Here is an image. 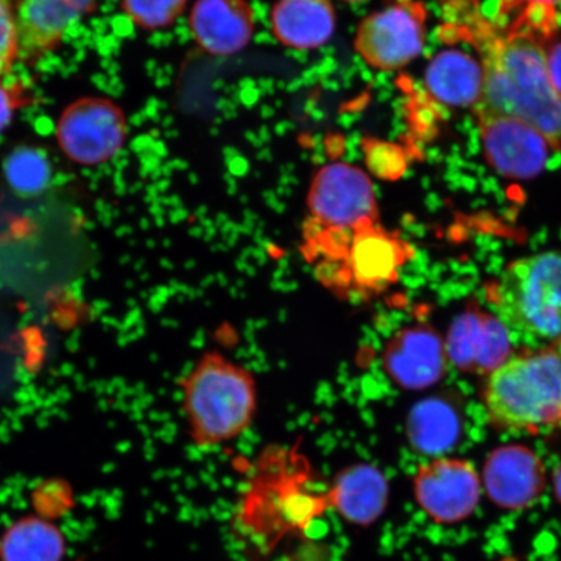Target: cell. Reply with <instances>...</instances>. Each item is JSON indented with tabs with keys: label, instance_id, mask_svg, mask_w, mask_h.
I'll return each instance as SVG.
<instances>
[{
	"label": "cell",
	"instance_id": "obj_1",
	"mask_svg": "<svg viewBox=\"0 0 561 561\" xmlns=\"http://www.w3.org/2000/svg\"><path fill=\"white\" fill-rule=\"evenodd\" d=\"M480 53L483 94L473 110L522 118L561 151V96L547 68V42L541 35L508 23L491 24L472 12L454 25Z\"/></svg>",
	"mask_w": 561,
	"mask_h": 561
},
{
	"label": "cell",
	"instance_id": "obj_2",
	"mask_svg": "<svg viewBox=\"0 0 561 561\" xmlns=\"http://www.w3.org/2000/svg\"><path fill=\"white\" fill-rule=\"evenodd\" d=\"M329 511L310 460L298 447L264 448L251 468L233 517L243 545L268 556L291 537L305 535Z\"/></svg>",
	"mask_w": 561,
	"mask_h": 561
},
{
	"label": "cell",
	"instance_id": "obj_3",
	"mask_svg": "<svg viewBox=\"0 0 561 561\" xmlns=\"http://www.w3.org/2000/svg\"><path fill=\"white\" fill-rule=\"evenodd\" d=\"M188 436L199 448L229 444L254 423L257 382L252 371L219 351H207L181 385Z\"/></svg>",
	"mask_w": 561,
	"mask_h": 561
},
{
	"label": "cell",
	"instance_id": "obj_4",
	"mask_svg": "<svg viewBox=\"0 0 561 561\" xmlns=\"http://www.w3.org/2000/svg\"><path fill=\"white\" fill-rule=\"evenodd\" d=\"M483 401L491 421L503 430L561 427V356L538 351L510 357L489 375Z\"/></svg>",
	"mask_w": 561,
	"mask_h": 561
},
{
	"label": "cell",
	"instance_id": "obj_5",
	"mask_svg": "<svg viewBox=\"0 0 561 561\" xmlns=\"http://www.w3.org/2000/svg\"><path fill=\"white\" fill-rule=\"evenodd\" d=\"M489 299L504 324L526 339H559L561 255L543 252L512 262L491 284Z\"/></svg>",
	"mask_w": 561,
	"mask_h": 561
},
{
	"label": "cell",
	"instance_id": "obj_6",
	"mask_svg": "<svg viewBox=\"0 0 561 561\" xmlns=\"http://www.w3.org/2000/svg\"><path fill=\"white\" fill-rule=\"evenodd\" d=\"M307 208L305 224L336 233H354L380 222L368 172L345 161H334L316 172L308 188Z\"/></svg>",
	"mask_w": 561,
	"mask_h": 561
},
{
	"label": "cell",
	"instance_id": "obj_7",
	"mask_svg": "<svg viewBox=\"0 0 561 561\" xmlns=\"http://www.w3.org/2000/svg\"><path fill=\"white\" fill-rule=\"evenodd\" d=\"M412 257V245L381 222L357 229L332 293L343 300L374 298L397 283Z\"/></svg>",
	"mask_w": 561,
	"mask_h": 561
},
{
	"label": "cell",
	"instance_id": "obj_8",
	"mask_svg": "<svg viewBox=\"0 0 561 561\" xmlns=\"http://www.w3.org/2000/svg\"><path fill=\"white\" fill-rule=\"evenodd\" d=\"M427 7L421 0H392L357 26L354 48L370 68L392 72L424 51Z\"/></svg>",
	"mask_w": 561,
	"mask_h": 561
},
{
	"label": "cell",
	"instance_id": "obj_9",
	"mask_svg": "<svg viewBox=\"0 0 561 561\" xmlns=\"http://www.w3.org/2000/svg\"><path fill=\"white\" fill-rule=\"evenodd\" d=\"M128 135L124 110L103 96H82L70 103L56 124L60 150L82 167H96L114 159Z\"/></svg>",
	"mask_w": 561,
	"mask_h": 561
},
{
	"label": "cell",
	"instance_id": "obj_10",
	"mask_svg": "<svg viewBox=\"0 0 561 561\" xmlns=\"http://www.w3.org/2000/svg\"><path fill=\"white\" fill-rule=\"evenodd\" d=\"M489 164L503 178L530 180L545 170L551 146L535 126L522 118L473 112Z\"/></svg>",
	"mask_w": 561,
	"mask_h": 561
},
{
	"label": "cell",
	"instance_id": "obj_11",
	"mask_svg": "<svg viewBox=\"0 0 561 561\" xmlns=\"http://www.w3.org/2000/svg\"><path fill=\"white\" fill-rule=\"evenodd\" d=\"M481 480L471 462L434 459L413 477L419 506L438 524L465 522L479 506Z\"/></svg>",
	"mask_w": 561,
	"mask_h": 561
},
{
	"label": "cell",
	"instance_id": "obj_12",
	"mask_svg": "<svg viewBox=\"0 0 561 561\" xmlns=\"http://www.w3.org/2000/svg\"><path fill=\"white\" fill-rule=\"evenodd\" d=\"M19 34V62L34 67L61 44L101 0H12Z\"/></svg>",
	"mask_w": 561,
	"mask_h": 561
},
{
	"label": "cell",
	"instance_id": "obj_13",
	"mask_svg": "<svg viewBox=\"0 0 561 561\" xmlns=\"http://www.w3.org/2000/svg\"><path fill=\"white\" fill-rule=\"evenodd\" d=\"M447 359L473 375H490L511 356L508 328L496 316L480 310L462 312L448 329Z\"/></svg>",
	"mask_w": 561,
	"mask_h": 561
},
{
	"label": "cell",
	"instance_id": "obj_14",
	"mask_svg": "<svg viewBox=\"0 0 561 561\" xmlns=\"http://www.w3.org/2000/svg\"><path fill=\"white\" fill-rule=\"evenodd\" d=\"M483 488L491 502L502 510L529 508L546 488L543 461L526 446L496 448L483 467Z\"/></svg>",
	"mask_w": 561,
	"mask_h": 561
},
{
	"label": "cell",
	"instance_id": "obj_15",
	"mask_svg": "<svg viewBox=\"0 0 561 561\" xmlns=\"http://www.w3.org/2000/svg\"><path fill=\"white\" fill-rule=\"evenodd\" d=\"M445 343L427 327L404 328L386 342L382 366L392 382L407 390H423L445 375Z\"/></svg>",
	"mask_w": 561,
	"mask_h": 561
},
{
	"label": "cell",
	"instance_id": "obj_16",
	"mask_svg": "<svg viewBox=\"0 0 561 561\" xmlns=\"http://www.w3.org/2000/svg\"><path fill=\"white\" fill-rule=\"evenodd\" d=\"M188 30L203 51L231 56L244 50L255 33V12L248 0H196Z\"/></svg>",
	"mask_w": 561,
	"mask_h": 561
},
{
	"label": "cell",
	"instance_id": "obj_17",
	"mask_svg": "<svg viewBox=\"0 0 561 561\" xmlns=\"http://www.w3.org/2000/svg\"><path fill=\"white\" fill-rule=\"evenodd\" d=\"M329 511L343 520L368 526L381 517L389 501V483L375 466H351L343 469L327 488Z\"/></svg>",
	"mask_w": 561,
	"mask_h": 561
},
{
	"label": "cell",
	"instance_id": "obj_18",
	"mask_svg": "<svg viewBox=\"0 0 561 561\" xmlns=\"http://www.w3.org/2000/svg\"><path fill=\"white\" fill-rule=\"evenodd\" d=\"M270 21L278 44L297 51L318 50L336 30V13L329 0H276Z\"/></svg>",
	"mask_w": 561,
	"mask_h": 561
},
{
	"label": "cell",
	"instance_id": "obj_19",
	"mask_svg": "<svg viewBox=\"0 0 561 561\" xmlns=\"http://www.w3.org/2000/svg\"><path fill=\"white\" fill-rule=\"evenodd\" d=\"M483 82L481 62L465 51H442L425 69L426 93L448 108L469 107L473 111L482 100Z\"/></svg>",
	"mask_w": 561,
	"mask_h": 561
},
{
	"label": "cell",
	"instance_id": "obj_20",
	"mask_svg": "<svg viewBox=\"0 0 561 561\" xmlns=\"http://www.w3.org/2000/svg\"><path fill=\"white\" fill-rule=\"evenodd\" d=\"M407 436L420 453H446L456 445L460 436L458 413L440 399H425L410 412L407 419Z\"/></svg>",
	"mask_w": 561,
	"mask_h": 561
},
{
	"label": "cell",
	"instance_id": "obj_21",
	"mask_svg": "<svg viewBox=\"0 0 561 561\" xmlns=\"http://www.w3.org/2000/svg\"><path fill=\"white\" fill-rule=\"evenodd\" d=\"M61 553L59 531L33 518L13 525L0 542L3 561H59Z\"/></svg>",
	"mask_w": 561,
	"mask_h": 561
},
{
	"label": "cell",
	"instance_id": "obj_22",
	"mask_svg": "<svg viewBox=\"0 0 561 561\" xmlns=\"http://www.w3.org/2000/svg\"><path fill=\"white\" fill-rule=\"evenodd\" d=\"M126 16L139 30L157 32L167 30L186 10L188 0H121Z\"/></svg>",
	"mask_w": 561,
	"mask_h": 561
},
{
	"label": "cell",
	"instance_id": "obj_23",
	"mask_svg": "<svg viewBox=\"0 0 561 561\" xmlns=\"http://www.w3.org/2000/svg\"><path fill=\"white\" fill-rule=\"evenodd\" d=\"M360 149L368 173L383 181L401 179L407 170V156L402 146L377 138H363Z\"/></svg>",
	"mask_w": 561,
	"mask_h": 561
},
{
	"label": "cell",
	"instance_id": "obj_24",
	"mask_svg": "<svg viewBox=\"0 0 561 561\" xmlns=\"http://www.w3.org/2000/svg\"><path fill=\"white\" fill-rule=\"evenodd\" d=\"M47 163L33 150H20L10 158L7 175L13 187L21 192L38 191L47 181Z\"/></svg>",
	"mask_w": 561,
	"mask_h": 561
},
{
	"label": "cell",
	"instance_id": "obj_25",
	"mask_svg": "<svg viewBox=\"0 0 561 561\" xmlns=\"http://www.w3.org/2000/svg\"><path fill=\"white\" fill-rule=\"evenodd\" d=\"M19 34L12 0H0V77L11 76L19 62Z\"/></svg>",
	"mask_w": 561,
	"mask_h": 561
},
{
	"label": "cell",
	"instance_id": "obj_26",
	"mask_svg": "<svg viewBox=\"0 0 561 561\" xmlns=\"http://www.w3.org/2000/svg\"><path fill=\"white\" fill-rule=\"evenodd\" d=\"M25 89L11 76L0 77V133L9 128L16 112L25 103Z\"/></svg>",
	"mask_w": 561,
	"mask_h": 561
},
{
	"label": "cell",
	"instance_id": "obj_27",
	"mask_svg": "<svg viewBox=\"0 0 561 561\" xmlns=\"http://www.w3.org/2000/svg\"><path fill=\"white\" fill-rule=\"evenodd\" d=\"M547 68L552 85L561 96V41L547 46Z\"/></svg>",
	"mask_w": 561,
	"mask_h": 561
},
{
	"label": "cell",
	"instance_id": "obj_28",
	"mask_svg": "<svg viewBox=\"0 0 561 561\" xmlns=\"http://www.w3.org/2000/svg\"><path fill=\"white\" fill-rule=\"evenodd\" d=\"M561 3V0H503V13L510 12L512 15L517 11L525 9L530 5L549 7V9H556Z\"/></svg>",
	"mask_w": 561,
	"mask_h": 561
},
{
	"label": "cell",
	"instance_id": "obj_29",
	"mask_svg": "<svg viewBox=\"0 0 561 561\" xmlns=\"http://www.w3.org/2000/svg\"><path fill=\"white\" fill-rule=\"evenodd\" d=\"M553 489H556V495L561 504V465L556 473V479H553Z\"/></svg>",
	"mask_w": 561,
	"mask_h": 561
},
{
	"label": "cell",
	"instance_id": "obj_30",
	"mask_svg": "<svg viewBox=\"0 0 561 561\" xmlns=\"http://www.w3.org/2000/svg\"><path fill=\"white\" fill-rule=\"evenodd\" d=\"M340 2L348 3V4H357L368 2V0H340Z\"/></svg>",
	"mask_w": 561,
	"mask_h": 561
}]
</instances>
